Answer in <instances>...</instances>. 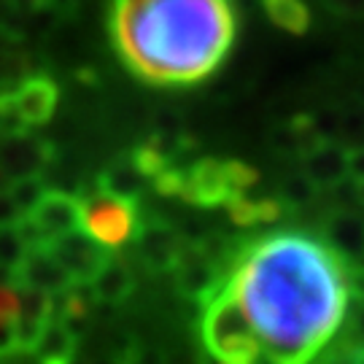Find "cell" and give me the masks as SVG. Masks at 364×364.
Instances as JSON below:
<instances>
[{
    "label": "cell",
    "mask_w": 364,
    "mask_h": 364,
    "mask_svg": "<svg viewBox=\"0 0 364 364\" xmlns=\"http://www.w3.org/2000/svg\"><path fill=\"white\" fill-rule=\"evenodd\" d=\"M92 294L97 302L103 305H119L132 294L135 289V273L132 264H127V259H122L117 254H111L108 262L103 264V270L92 278Z\"/></svg>",
    "instance_id": "14"
},
{
    "label": "cell",
    "mask_w": 364,
    "mask_h": 364,
    "mask_svg": "<svg viewBox=\"0 0 364 364\" xmlns=\"http://www.w3.org/2000/svg\"><path fill=\"white\" fill-rule=\"evenodd\" d=\"M19 227L33 248L52 246L54 240L81 230V197L63 189H46L38 205L19 219Z\"/></svg>",
    "instance_id": "7"
},
{
    "label": "cell",
    "mask_w": 364,
    "mask_h": 364,
    "mask_svg": "<svg viewBox=\"0 0 364 364\" xmlns=\"http://www.w3.org/2000/svg\"><path fill=\"white\" fill-rule=\"evenodd\" d=\"M346 343L353 348H364V299H356V311L351 316V326L346 332Z\"/></svg>",
    "instance_id": "23"
},
{
    "label": "cell",
    "mask_w": 364,
    "mask_h": 364,
    "mask_svg": "<svg viewBox=\"0 0 364 364\" xmlns=\"http://www.w3.org/2000/svg\"><path fill=\"white\" fill-rule=\"evenodd\" d=\"M135 243H138V257L149 270H173L186 240L168 221H141Z\"/></svg>",
    "instance_id": "10"
},
{
    "label": "cell",
    "mask_w": 364,
    "mask_h": 364,
    "mask_svg": "<svg viewBox=\"0 0 364 364\" xmlns=\"http://www.w3.org/2000/svg\"><path fill=\"white\" fill-rule=\"evenodd\" d=\"M141 221L144 216L138 210V203L103 192L97 183L81 197V230L111 251L135 240Z\"/></svg>",
    "instance_id": "5"
},
{
    "label": "cell",
    "mask_w": 364,
    "mask_h": 364,
    "mask_svg": "<svg viewBox=\"0 0 364 364\" xmlns=\"http://www.w3.org/2000/svg\"><path fill=\"white\" fill-rule=\"evenodd\" d=\"M60 90L49 76H25L0 87V132L36 130L57 111Z\"/></svg>",
    "instance_id": "6"
},
{
    "label": "cell",
    "mask_w": 364,
    "mask_h": 364,
    "mask_svg": "<svg viewBox=\"0 0 364 364\" xmlns=\"http://www.w3.org/2000/svg\"><path fill=\"white\" fill-rule=\"evenodd\" d=\"M78 351V338L76 329L68 326L65 321H49L43 335L38 338L33 356L38 359V364H73Z\"/></svg>",
    "instance_id": "15"
},
{
    "label": "cell",
    "mask_w": 364,
    "mask_h": 364,
    "mask_svg": "<svg viewBox=\"0 0 364 364\" xmlns=\"http://www.w3.org/2000/svg\"><path fill=\"white\" fill-rule=\"evenodd\" d=\"M227 216L230 221H235L237 227H257V224H270V221H278L281 213H284V203L278 197H248L237 195L232 197L227 205Z\"/></svg>",
    "instance_id": "17"
},
{
    "label": "cell",
    "mask_w": 364,
    "mask_h": 364,
    "mask_svg": "<svg viewBox=\"0 0 364 364\" xmlns=\"http://www.w3.org/2000/svg\"><path fill=\"white\" fill-rule=\"evenodd\" d=\"M316 197H318V186L299 170V173H294V176L284 178L278 200L284 203V208H299V205H308V203L316 200Z\"/></svg>",
    "instance_id": "22"
},
{
    "label": "cell",
    "mask_w": 364,
    "mask_h": 364,
    "mask_svg": "<svg viewBox=\"0 0 364 364\" xmlns=\"http://www.w3.org/2000/svg\"><path fill=\"white\" fill-rule=\"evenodd\" d=\"M246 364H297V362H289V359H284V356H275V353L259 351V353H254Z\"/></svg>",
    "instance_id": "26"
},
{
    "label": "cell",
    "mask_w": 364,
    "mask_h": 364,
    "mask_svg": "<svg viewBox=\"0 0 364 364\" xmlns=\"http://www.w3.org/2000/svg\"><path fill=\"white\" fill-rule=\"evenodd\" d=\"M224 291L237 302L259 348L289 362H313L348 316V262L302 232L246 243Z\"/></svg>",
    "instance_id": "1"
},
{
    "label": "cell",
    "mask_w": 364,
    "mask_h": 364,
    "mask_svg": "<svg viewBox=\"0 0 364 364\" xmlns=\"http://www.w3.org/2000/svg\"><path fill=\"white\" fill-rule=\"evenodd\" d=\"M6 192L14 200L19 216H27L30 210L38 205L41 197L46 195V183H43V176H30V178H16V181H11Z\"/></svg>",
    "instance_id": "21"
},
{
    "label": "cell",
    "mask_w": 364,
    "mask_h": 364,
    "mask_svg": "<svg viewBox=\"0 0 364 364\" xmlns=\"http://www.w3.org/2000/svg\"><path fill=\"white\" fill-rule=\"evenodd\" d=\"M259 181V173L240 159L203 156L181 170L178 197L200 208H224L232 197L246 195Z\"/></svg>",
    "instance_id": "3"
},
{
    "label": "cell",
    "mask_w": 364,
    "mask_h": 364,
    "mask_svg": "<svg viewBox=\"0 0 364 364\" xmlns=\"http://www.w3.org/2000/svg\"><path fill=\"white\" fill-rule=\"evenodd\" d=\"M264 11L273 19V25L294 36H302L311 25V11L305 0H264Z\"/></svg>",
    "instance_id": "19"
},
{
    "label": "cell",
    "mask_w": 364,
    "mask_h": 364,
    "mask_svg": "<svg viewBox=\"0 0 364 364\" xmlns=\"http://www.w3.org/2000/svg\"><path fill=\"white\" fill-rule=\"evenodd\" d=\"M302 159V173L311 178L318 192H329L332 186L348 178V149L335 141H318Z\"/></svg>",
    "instance_id": "11"
},
{
    "label": "cell",
    "mask_w": 364,
    "mask_h": 364,
    "mask_svg": "<svg viewBox=\"0 0 364 364\" xmlns=\"http://www.w3.org/2000/svg\"><path fill=\"white\" fill-rule=\"evenodd\" d=\"M46 248L54 254V259L60 262V267L70 278V284H92V278L103 270L108 257L114 254L111 248L100 246L84 230L65 235Z\"/></svg>",
    "instance_id": "9"
},
{
    "label": "cell",
    "mask_w": 364,
    "mask_h": 364,
    "mask_svg": "<svg viewBox=\"0 0 364 364\" xmlns=\"http://www.w3.org/2000/svg\"><path fill=\"white\" fill-rule=\"evenodd\" d=\"M95 183H97L103 192H111V195L132 200V203H138V197L144 195L146 186H151V181L146 178L144 170L138 168V162L132 159V154H130V159H122L114 168L105 170Z\"/></svg>",
    "instance_id": "16"
},
{
    "label": "cell",
    "mask_w": 364,
    "mask_h": 364,
    "mask_svg": "<svg viewBox=\"0 0 364 364\" xmlns=\"http://www.w3.org/2000/svg\"><path fill=\"white\" fill-rule=\"evenodd\" d=\"M19 353V289L0 287V359Z\"/></svg>",
    "instance_id": "18"
},
{
    "label": "cell",
    "mask_w": 364,
    "mask_h": 364,
    "mask_svg": "<svg viewBox=\"0 0 364 364\" xmlns=\"http://www.w3.org/2000/svg\"><path fill=\"white\" fill-rule=\"evenodd\" d=\"M324 243L346 262H364V216L351 208H335L324 221Z\"/></svg>",
    "instance_id": "12"
},
{
    "label": "cell",
    "mask_w": 364,
    "mask_h": 364,
    "mask_svg": "<svg viewBox=\"0 0 364 364\" xmlns=\"http://www.w3.org/2000/svg\"><path fill=\"white\" fill-rule=\"evenodd\" d=\"M203 308V343L210 356L224 364H246L262 351L248 318L224 289Z\"/></svg>",
    "instance_id": "4"
},
{
    "label": "cell",
    "mask_w": 364,
    "mask_h": 364,
    "mask_svg": "<svg viewBox=\"0 0 364 364\" xmlns=\"http://www.w3.org/2000/svg\"><path fill=\"white\" fill-rule=\"evenodd\" d=\"M348 178L356 183L364 181V146L348 149Z\"/></svg>",
    "instance_id": "25"
},
{
    "label": "cell",
    "mask_w": 364,
    "mask_h": 364,
    "mask_svg": "<svg viewBox=\"0 0 364 364\" xmlns=\"http://www.w3.org/2000/svg\"><path fill=\"white\" fill-rule=\"evenodd\" d=\"M324 6L340 16H362L364 14V0H324Z\"/></svg>",
    "instance_id": "24"
},
{
    "label": "cell",
    "mask_w": 364,
    "mask_h": 364,
    "mask_svg": "<svg viewBox=\"0 0 364 364\" xmlns=\"http://www.w3.org/2000/svg\"><path fill=\"white\" fill-rule=\"evenodd\" d=\"M114 38L141 78L186 87L208 78L235 38L230 0H114Z\"/></svg>",
    "instance_id": "2"
},
{
    "label": "cell",
    "mask_w": 364,
    "mask_h": 364,
    "mask_svg": "<svg viewBox=\"0 0 364 364\" xmlns=\"http://www.w3.org/2000/svg\"><path fill=\"white\" fill-rule=\"evenodd\" d=\"M14 281H16V287L38 289L46 294H57L63 289L73 287L49 248H33L25 257V262L19 264V270L14 273Z\"/></svg>",
    "instance_id": "13"
},
{
    "label": "cell",
    "mask_w": 364,
    "mask_h": 364,
    "mask_svg": "<svg viewBox=\"0 0 364 364\" xmlns=\"http://www.w3.org/2000/svg\"><path fill=\"white\" fill-rule=\"evenodd\" d=\"M54 149L46 138L22 132H0V173L16 181L30 176H43V170L52 165Z\"/></svg>",
    "instance_id": "8"
},
{
    "label": "cell",
    "mask_w": 364,
    "mask_h": 364,
    "mask_svg": "<svg viewBox=\"0 0 364 364\" xmlns=\"http://www.w3.org/2000/svg\"><path fill=\"white\" fill-rule=\"evenodd\" d=\"M30 251H33V246L27 243L19 221L0 224V270H9L14 275Z\"/></svg>",
    "instance_id": "20"
}]
</instances>
